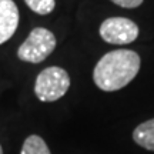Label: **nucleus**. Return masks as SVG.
I'll return each instance as SVG.
<instances>
[{
	"instance_id": "f257e3e1",
	"label": "nucleus",
	"mask_w": 154,
	"mask_h": 154,
	"mask_svg": "<svg viewBox=\"0 0 154 154\" xmlns=\"http://www.w3.org/2000/svg\"><path fill=\"white\" fill-rule=\"evenodd\" d=\"M140 66L141 60L136 51L127 49L113 50L97 61L93 80L103 91H117L134 80Z\"/></svg>"
},
{
	"instance_id": "f03ea898",
	"label": "nucleus",
	"mask_w": 154,
	"mask_h": 154,
	"mask_svg": "<svg viewBox=\"0 0 154 154\" xmlns=\"http://www.w3.org/2000/svg\"><path fill=\"white\" fill-rule=\"evenodd\" d=\"M70 87L69 73L57 66L47 67L37 74L34 83V94L40 101L51 103L61 99Z\"/></svg>"
},
{
	"instance_id": "7ed1b4c3",
	"label": "nucleus",
	"mask_w": 154,
	"mask_h": 154,
	"mask_svg": "<svg viewBox=\"0 0 154 154\" xmlns=\"http://www.w3.org/2000/svg\"><path fill=\"white\" fill-rule=\"evenodd\" d=\"M56 36L44 27H34L27 38L20 44L17 50V57L27 63H42L56 49Z\"/></svg>"
},
{
	"instance_id": "20e7f679",
	"label": "nucleus",
	"mask_w": 154,
	"mask_h": 154,
	"mask_svg": "<svg viewBox=\"0 0 154 154\" xmlns=\"http://www.w3.org/2000/svg\"><path fill=\"white\" fill-rule=\"evenodd\" d=\"M100 37L110 44H130L138 37V26L126 17H109L100 24Z\"/></svg>"
},
{
	"instance_id": "39448f33",
	"label": "nucleus",
	"mask_w": 154,
	"mask_h": 154,
	"mask_svg": "<svg viewBox=\"0 0 154 154\" xmlns=\"http://www.w3.org/2000/svg\"><path fill=\"white\" fill-rule=\"evenodd\" d=\"M19 9L13 0H0V44L10 40L19 26Z\"/></svg>"
},
{
	"instance_id": "423d86ee",
	"label": "nucleus",
	"mask_w": 154,
	"mask_h": 154,
	"mask_svg": "<svg viewBox=\"0 0 154 154\" xmlns=\"http://www.w3.org/2000/svg\"><path fill=\"white\" fill-rule=\"evenodd\" d=\"M133 140L143 149L154 151V119L141 123L133 131Z\"/></svg>"
},
{
	"instance_id": "0eeeda50",
	"label": "nucleus",
	"mask_w": 154,
	"mask_h": 154,
	"mask_svg": "<svg viewBox=\"0 0 154 154\" xmlns=\"http://www.w3.org/2000/svg\"><path fill=\"white\" fill-rule=\"evenodd\" d=\"M20 154H51L50 153L47 144L40 136H36V134H32L29 136L24 143H23L22 151Z\"/></svg>"
},
{
	"instance_id": "6e6552de",
	"label": "nucleus",
	"mask_w": 154,
	"mask_h": 154,
	"mask_svg": "<svg viewBox=\"0 0 154 154\" xmlns=\"http://www.w3.org/2000/svg\"><path fill=\"white\" fill-rule=\"evenodd\" d=\"M24 3L32 11L40 16H46L54 10L56 0H24Z\"/></svg>"
},
{
	"instance_id": "1a4fd4ad",
	"label": "nucleus",
	"mask_w": 154,
	"mask_h": 154,
	"mask_svg": "<svg viewBox=\"0 0 154 154\" xmlns=\"http://www.w3.org/2000/svg\"><path fill=\"white\" fill-rule=\"evenodd\" d=\"M111 2L124 9H136L140 5H143L144 0H111Z\"/></svg>"
},
{
	"instance_id": "9d476101",
	"label": "nucleus",
	"mask_w": 154,
	"mask_h": 154,
	"mask_svg": "<svg viewBox=\"0 0 154 154\" xmlns=\"http://www.w3.org/2000/svg\"><path fill=\"white\" fill-rule=\"evenodd\" d=\"M0 154H3V149H2V146H0Z\"/></svg>"
}]
</instances>
